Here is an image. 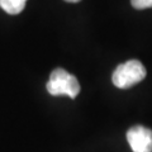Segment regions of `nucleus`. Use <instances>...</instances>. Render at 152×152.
I'll return each instance as SVG.
<instances>
[{
  "mask_svg": "<svg viewBox=\"0 0 152 152\" xmlns=\"http://www.w3.org/2000/svg\"><path fill=\"white\" fill-rule=\"evenodd\" d=\"M46 88L47 91L53 96L67 95L71 99H75L81 90L77 79L64 69H56L52 71Z\"/></svg>",
  "mask_w": 152,
  "mask_h": 152,
  "instance_id": "f257e3e1",
  "label": "nucleus"
},
{
  "mask_svg": "<svg viewBox=\"0 0 152 152\" xmlns=\"http://www.w3.org/2000/svg\"><path fill=\"white\" fill-rule=\"evenodd\" d=\"M146 69L142 62L137 60H129L119 65L112 75V81L119 89H128L141 83L146 77Z\"/></svg>",
  "mask_w": 152,
  "mask_h": 152,
  "instance_id": "f03ea898",
  "label": "nucleus"
},
{
  "mask_svg": "<svg viewBox=\"0 0 152 152\" xmlns=\"http://www.w3.org/2000/svg\"><path fill=\"white\" fill-rule=\"evenodd\" d=\"M127 141L133 152H152V131L143 126L128 129Z\"/></svg>",
  "mask_w": 152,
  "mask_h": 152,
  "instance_id": "7ed1b4c3",
  "label": "nucleus"
},
{
  "mask_svg": "<svg viewBox=\"0 0 152 152\" xmlns=\"http://www.w3.org/2000/svg\"><path fill=\"white\" fill-rule=\"evenodd\" d=\"M26 4L27 0H0V8L12 15L22 13L26 8Z\"/></svg>",
  "mask_w": 152,
  "mask_h": 152,
  "instance_id": "20e7f679",
  "label": "nucleus"
},
{
  "mask_svg": "<svg viewBox=\"0 0 152 152\" xmlns=\"http://www.w3.org/2000/svg\"><path fill=\"white\" fill-rule=\"evenodd\" d=\"M131 4L134 9H147L152 8V0H131Z\"/></svg>",
  "mask_w": 152,
  "mask_h": 152,
  "instance_id": "39448f33",
  "label": "nucleus"
},
{
  "mask_svg": "<svg viewBox=\"0 0 152 152\" xmlns=\"http://www.w3.org/2000/svg\"><path fill=\"white\" fill-rule=\"evenodd\" d=\"M65 1H67V3H77V1H80V0H65Z\"/></svg>",
  "mask_w": 152,
  "mask_h": 152,
  "instance_id": "423d86ee",
  "label": "nucleus"
}]
</instances>
